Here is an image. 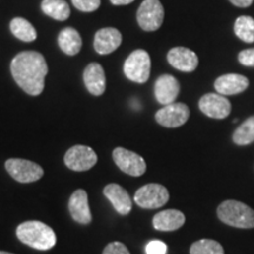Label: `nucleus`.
I'll return each instance as SVG.
<instances>
[{"mask_svg":"<svg viewBox=\"0 0 254 254\" xmlns=\"http://www.w3.org/2000/svg\"><path fill=\"white\" fill-rule=\"evenodd\" d=\"M166 244L160 240H152L146 246V254H166Z\"/></svg>","mask_w":254,"mask_h":254,"instance_id":"bb28decb","label":"nucleus"},{"mask_svg":"<svg viewBox=\"0 0 254 254\" xmlns=\"http://www.w3.org/2000/svg\"><path fill=\"white\" fill-rule=\"evenodd\" d=\"M0 254H13V253H9V252H5V251H0Z\"/></svg>","mask_w":254,"mask_h":254,"instance_id":"2f4dec72","label":"nucleus"},{"mask_svg":"<svg viewBox=\"0 0 254 254\" xmlns=\"http://www.w3.org/2000/svg\"><path fill=\"white\" fill-rule=\"evenodd\" d=\"M230 1L234 6H238V7H249V6L252 5L253 0H230Z\"/></svg>","mask_w":254,"mask_h":254,"instance_id":"c756f323","label":"nucleus"},{"mask_svg":"<svg viewBox=\"0 0 254 254\" xmlns=\"http://www.w3.org/2000/svg\"><path fill=\"white\" fill-rule=\"evenodd\" d=\"M234 144L244 146L254 141V116L246 119L233 133Z\"/></svg>","mask_w":254,"mask_h":254,"instance_id":"b1692460","label":"nucleus"},{"mask_svg":"<svg viewBox=\"0 0 254 254\" xmlns=\"http://www.w3.org/2000/svg\"><path fill=\"white\" fill-rule=\"evenodd\" d=\"M104 195L110 200L114 209L122 215H127L132 211V199L128 192L118 184H109L105 186Z\"/></svg>","mask_w":254,"mask_h":254,"instance_id":"dca6fc26","label":"nucleus"},{"mask_svg":"<svg viewBox=\"0 0 254 254\" xmlns=\"http://www.w3.org/2000/svg\"><path fill=\"white\" fill-rule=\"evenodd\" d=\"M122 33L113 27L99 30L94 37V49L99 55H110L122 44Z\"/></svg>","mask_w":254,"mask_h":254,"instance_id":"2eb2a0df","label":"nucleus"},{"mask_svg":"<svg viewBox=\"0 0 254 254\" xmlns=\"http://www.w3.org/2000/svg\"><path fill=\"white\" fill-rule=\"evenodd\" d=\"M75 8L82 12H93L99 8L100 0H72Z\"/></svg>","mask_w":254,"mask_h":254,"instance_id":"a878e982","label":"nucleus"},{"mask_svg":"<svg viewBox=\"0 0 254 254\" xmlns=\"http://www.w3.org/2000/svg\"><path fill=\"white\" fill-rule=\"evenodd\" d=\"M5 167L9 176L23 184L38 182L44 176L43 167L26 159H8L5 163Z\"/></svg>","mask_w":254,"mask_h":254,"instance_id":"39448f33","label":"nucleus"},{"mask_svg":"<svg viewBox=\"0 0 254 254\" xmlns=\"http://www.w3.org/2000/svg\"><path fill=\"white\" fill-rule=\"evenodd\" d=\"M167 60L170 65L182 72H193L198 67V56L186 47H174L168 52Z\"/></svg>","mask_w":254,"mask_h":254,"instance_id":"4468645a","label":"nucleus"},{"mask_svg":"<svg viewBox=\"0 0 254 254\" xmlns=\"http://www.w3.org/2000/svg\"><path fill=\"white\" fill-rule=\"evenodd\" d=\"M58 44L64 53H66L67 56H75L81 50L82 40L77 30L72 27H66L65 30L60 32Z\"/></svg>","mask_w":254,"mask_h":254,"instance_id":"aec40b11","label":"nucleus"},{"mask_svg":"<svg viewBox=\"0 0 254 254\" xmlns=\"http://www.w3.org/2000/svg\"><path fill=\"white\" fill-rule=\"evenodd\" d=\"M190 254H224V249L218 241L211 239H201L192 244L190 249Z\"/></svg>","mask_w":254,"mask_h":254,"instance_id":"393cba45","label":"nucleus"},{"mask_svg":"<svg viewBox=\"0 0 254 254\" xmlns=\"http://www.w3.org/2000/svg\"><path fill=\"white\" fill-rule=\"evenodd\" d=\"M180 85L176 78L170 74H163L157 79L154 85L155 99L159 104H173L179 95Z\"/></svg>","mask_w":254,"mask_h":254,"instance_id":"f8f14e48","label":"nucleus"},{"mask_svg":"<svg viewBox=\"0 0 254 254\" xmlns=\"http://www.w3.org/2000/svg\"><path fill=\"white\" fill-rule=\"evenodd\" d=\"M199 109L209 118L225 119L230 116L232 106L230 100L225 95L208 93L200 99Z\"/></svg>","mask_w":254,"mask_h":254,"instance_id":"9b49d317","label":"nucleus"},{"mask_svg":"<svg viewBox=\"0 0 254 254\" xmlns=\"http://www.w3.org/2000/svg\"><path fill=\"white\" fill-rule=\"evenodd\" d=\"M113 160L119 170L131 177H140L146 172V163L144 158L138 153L126 150L123 147H117L113 151Z\"/></svg>","mask_w":254,"mask_h":254,"instance_id":"1a4fd4ad","label":"nucleus"},{"mask_svg":"<svg viewBox=\"0 0 254 254\" xmlns=\"http://www.w3.org/2000/svg\"><path fill=\"white\" fill-rule=\"evenodd\" d=\"M47 71L45 58L34 51L19 53L11 63V72L15 82L21 90L34 97L44 91Z\"/></svg>","mask_w":254,"mask_h":254,"instance_id":"f257e3e1","label":"nucleus"},{"mask_svg":"<svg viewBox=\"0 0 254 254\" xmlns=\"http://www.w3.org/2000/svg\"><path fill=\"white\" fill-rule=\"evenodd\" d=\"M41 9L46 15L59 21L66 20L71 13L69 6L65 0H43Z\"/></svg>","mask_w":254,"mask_h":254,"instance_id":"412c9836","label":"nucleus"},{"mask_svg":"<svg viewBox=\"0 0 254 254\" xmlns=\"http://www.w3.org/2000/svg\"><path fill=\"white\" fill-rule=\"evenodd\" d=\"M238 60L241 65L254 67V49H249L241 51L238 56Z\"/></svg>","mask_w":254,"mask_h":254,"instance_id":"c85d7f7f","label":"nucleus"},{"mask_svg":"<svg viewBox=\"0 0 254 254\" xmlns=\"http://www.w3.org/2000/svg\"><path fill=\"white\" fill-rule=\"evenodd\" d=\"M84 82L91 94L101 95L106 90V77L104 68L97 63L87 65L84 71Z\"/></svg>","mask_w":254,"mask_h":254,"instance_id":"a211bd4d","label":"nucleus"},{"mask_svg":"<svg viewBox=\"0 0 254 254\" xmlns=\"http://www.w3.org/2000/svg\"><path fill=\"white\" fill-rule=\"evenodd\" d=\"M68 209L73 220L78 224L88 225L92 221V214L86 190H77L71 195L68 201Z\"/></svg>","mask_w":254,"mask_h":254,"instance_id":"ddd939ff","label":"nucleus"},{"mask_svg":"<svg viewBox=\"0 0 254 254\" xmlns=\"http://www.w3.org/2000/svg\"><path fill=\"white\" fill-rule=\"evenodd\" d=\"M234 32L245 43H254V19L249 15H241L234 24Z\"/></svg>","mask_w":254,"mask_h":254,"instance_id":"5701e85b","label":"nucleus"},{"mask_svg":"<svg viewBox=\"0 0 254 254\" xmlns=\"http://www.w3.org/2000/svg\"><path fill=\"white\" fill-rule=\"evenodd\" d=\"M103 254H131L127 250V247L124 245L123 243H119V241H114V243H111L105 247L103 251Z\"/></svg>","mask_w":254,"mask_h":254,"instance_id":"cd10ccee","label":"nucleus"},{"mask_svg":"<svg viewBox=\"0 0 254 254\" xmlns=\"http://www.w3.org/2000/svg\"><path fill=\"white\" fill-rule=\"evenodd\" d=\"M217 214L218 218L228 226L245 230L254 228V211L244 202L226 200L219 205Z\"/></svg>","mask_w":254,"mask_h":254,"instance_id":"7ed1b4c3","label":"nucleus"},{"mask_svg":"<svg viewBox=\"0 0 254 254\" xmlns=\"http://www.w3.org/2000/svg\"><path fill=\"white\" fill-rule=\"evenodd\" d=\"M134 1V0H111L113 5H128L131 2Z\"/></svg>","mask_w":254,"mask_h":254,"instance_id":"7c9ffc66","label":"nucleus"},{"mask_svg":"<svg viewBox=\"0 0 254 254\" xmlns=\"http://www.w3.org/2000/svg\"><path fill=\"white\" fill-rule=\"evenodd\" d=\"M124 73H125L126 78L131 81L144 84L150 78V55L144 50H136L132 52L124 64Z\"/></svg>","mask_w":254,"mask_h":254,"instance_id":"20e7f679","label":"nucleus"},{"mask_svg":"<svg viewBox=\"0 0 254 254\" xmlns=\"http://www.w3.org/2000/svg\"><path fill=\"white\" fill-rule=\"evenodd\" d=\"M170 200V193L167 189L160 184H147L140 187L134 194L135 204L141 208H159L163 207Z\"/></svg>","mask_w":254,"mask_h":254,"instance_id":"423d86ee","label":"nucleus"},{"mask_svg":"<svg viewBox=\"0 0 254 254\" xmlns=\"http://www.w3.org/2000/svg\"><path fill=\"white\" fill-rule=\"evenodd\" d=\"M249 79L241 74H225L219 77L214 82L215 91L221 95H234L239 94L249 87Z\"/></svg>","mask_w":254,"mask_h":254,"instance_id":"f3484780","label":"nucleus"},{"mask_svg":"<svg viewBox=\"0 0 254 254\" xmlns=\"http://www.w3.org/2000/svg\"><path fill=\"white\" fill-rule=\"evenodd\" d=\"M190 118V109L187 105L183 103H173L165 105L155 113V120L159 125L168 127V128H176L183 126Z\"/></svg>","mask_w":254,"mask_h":254,"instance_id":"9d476101","label":"nucleus"},{"mask_svg":"<svg viewBox=\"0 0 254 254\" xmlns=\"http://www.w3.org/2000/svg\"><path fill=\"white\" fill-rule=\"evenodd\" d=\"M65 165L75 172H85L97 164V153L91 147L84 145H75L66 152Z\"/></svg>","mask_w":254,"mask_h":254,"instance_id":"6e6552de","label":"nucleus"},{"mask_svg":"<svg viewBox=\"0 0 254 254\" xmlns=\"http://www.w3.org/2000/svg\"><path fill=\"white\" fill-rule=\"evenodd\" d=\"M164 7L159 0H144L138 9V24L144 31L152 32L160 28L164 21Z\"/></svg>","mask_w":254,"mask_h":254,"instance_id":"0eeeda50","label":"nucleus"},{"mask_svg":"<svg viewBox=\"0 0 254 254\" xmlns=\"http://www.w3.org/2000/svg\"><path fill=\"white\" fill-rule=\"evenodd\" d=\"M17 237L25 245L39 251L51 250L57 243L55 231L44 222L37 220L25 221L19 225Z\"/></svg>","mask_w":254,"mask_h":254,"instance_id":"f03ea898","label":"nucleus"},{"mask_svg":"<svg viewBox=\"0 0 254 254\" xmlns=\"http://www.w3.org/2000/svg\"><path fill=\"white\" fill-rule=\"evenodd\" d=\"M185 215L178 209H165L159 212L153 218L155 230L161 232H171L179 230L185 224Z\"/></svg>","mask_w":254,"mask_h":254,"instance_id":"6ab92c4d","label":"nucleus"},{"mask_svg":"<svg viewBox=\"0 0 254 254\" xmlns=\"http://www.w3.org/2000/svg\"><path fill=\"white\" fill-rule=\"evenodd\" d=\"M9 28H11V32L14 37L25 41V43H31V41L37 39L36 28L32 26V24L26 19L14 18L9 24Z\"/></svg>","mask_w":254,"mask_h":254,"instance_id":"4be33fe9","label":"nucleus"}]
</instances>
